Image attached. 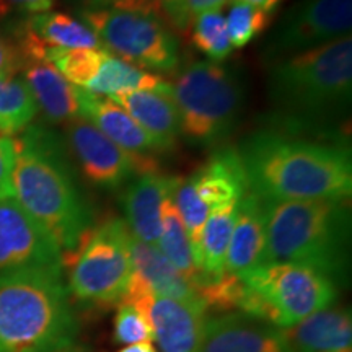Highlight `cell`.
<instances>
[{"label":"cell","mask_w":352,"mask_h":352,"mask_svg":"<svg viewBox=\"0 0 352 352\" xmlns=\"http://www.w3.org/2000/svg\"><path fill=\"white\" fill-rule=\"evenodd\" d=\"M15 160V142L0 135V197L12 196V170Z\"/></svg>","instance_id":"d6a6232c"},{"label":"cell","mask_w":352,"mask_h":352,"mask_svg":"<svg viewBox=\"0 0 352 352\" xmlns=\"http://www.w3.org/2000/svg\"><path fill=\"white\" fill-rule=\"evenodd\" d=\"M80 20L101 46L147 72H173L179 64V43L155 12L122 8H80Z\"/></svg>","instance_id":"ba28073f"},{"label":"cell","mask_w":352,"mask_h":352,"mask_svg":"<svg viewBox=\"0 0 352 352\" xmlns=\"http://www.w3.org/2000/svg\"><path fill=\"white\" fill-rule=\"evenodd\" d=\"M264 263H296L340 287L351 271L349 199L264 201Z\"/></svg>","instance_id":"277c9868"},{"label":"cell","mask_w":352,"mask_h":352,"mask_svg":"<svg viewBox=\"0 0 352 352\" xmlns=\"http://www.w3.org/2000/svg\"><path fill=\"white\" fill-rule=\"evenodd\" d=\"M270 20V13L248 6L241 0H233L228 15L226 16L228 38H230L233 50H241L266 32Z\"/></svg>","instance_id":"f546056e"},{"label":"cell","mask_w":352,"mask_h":352,"mask_svg":"<svg viewBox=\"0 0 352 352\" xmlns=\"http://www.w3.org/2000/svg\"><path fill=\"white\" fill-rule=\"evenodd\" d=\"M65 135L83 178L100 189L114 191L144 171L158 170L155 158L129 155L83 118L65 122Z\"/></svg>","instance_id":"4fadbf2b"},{"label":"cell","mask_w":352,"mask_h":352,"mask_svg":"<svg viewBox=\"0 0 352 352\" xmlns=\"http://www.w3.org/2000/svg\"><path fill=\"white\" fill-rule=\"evenodd\" d=\"M56 0H0V13L7 15L10 12L36 15V13L51 12Z\"/></svg>","instance_id":"e575fe53"},{"label":"cell","mask_w":352,"mask_h":352,"mask_svg":"<svg viewBox=\"0 0 352 352\" xmlns=\"http://www.w3.org/2000/svg\"><path fill=\"white\" fill-rule=\"evenodd\" d=\"M155 2L160 7V10L165 12L173 21V25L178 26V28L184 30L191 25V20H189L186 10H184L183 0H155Z\"/></svg>","instance_id":"d590c367"},{"label":"cell","mask_w":352,"mask_h":352,"mask_svg":"<svg viewBox=\"0 0 352 352\" xmlns=\"http://www.w3.org/2000/svg\"><path fill=\"white\" fill-rule=\"evenodd\" d=\"M82 8H122V10L155 12L160 15L162 10L155 0H74Z\"/></svg>","instance_id":"1f68e13d"},{"label":"cell","mask_w":352,"mask_h":352,"mask_svg":"<svg viewBox=\"0 0 352 352\" xmlns=\"http://www.w3.org/2000/svg\"><path fill=\"white\" fill-rule=\"evenodd\" d=\"M20 72L36 101L38 111L43 113L50 124H60L80 118L76 87L65 80L50 60L25 57Z\"/></svg>","instance_id":"ffe728a7"},{"label":"cell","mask_w":352,"mask_h":352,"mask_svg":"<svg viewBox=\"0 0 352 352\" xmlns=\"http://www.w3.org/2000/svg\"><path fill=\"white\" fill-rule=\"evenodd\" d=\"M241 2L256 7L259 10L270 13L271 15V13H274L277 8H279L280 3H283V0H241Z\"/></svg>","instance_id":"74e56055"},{"label":"cell","mask_w":352,"mask_h":352,"mask_svg":"<svg viewBox=\"0 0 352 352\" xmlns=\"http://www.w3.org/2000/svg\"><path fill=\"white\" fill-rule=\"evenodd\" d=\"M121 302L145 316L162 352H201L208 314L204 305L157 296L134 272Z\"/></svg>","instance_id":"7c38bea8"},{"label":"cell","mask_w":352,"mask_h":352,"mask_svg":"<svg viewBox=\"0 0 352 352\" xmlns=\"http://www.w3.org/2000/svg\"><path fill=\"white\" fill-rule=\"evenodd\" d=\"M239 202L209 210L201 235L199 258H197V266L206 279H219L226 274L227 250Z\"/></svg>","instance_id":"484cf974"},{"label":"cell","mask_w":352,"mask_h":352,"mask_svg":"<svg viewBox=\"0 0 352 352\" xmlns=\"http://www.w3.org/2000/svg\"><path fill=\"white\" fill-rule=\"evenodd\" d=\"M80 118L91 122L101 134L135 158H153L158 148L151 135L108 96L95 95L76 87Z\"/></svg>","instance_id":"2e32d148"},{"label":"cell","mask_w":352,"mask_h":352,"mask_svg":"<svg viewBox=\"0 0 352 352\" xmlns=\"http://www.w3.org/2000/svg\"><path fill=\"white\" fill-rule=\"evenodd\" d=\"M107 50H46V60L59 70L69 83L87 90L98 72Z\"/></svg>","instance_id":"83f0119b"},{"label":"cell","mask_w":352,"mask_h":352,"mask_svg":"<svg viewBox=\"0 0 352 352\" xmlns=\"http://www.w3.org/2000/svg\"><path fill=\"white\" fill-rule=\"evenodd\" d=\"M188 179L209 210L235 204L248 191L239 152L228 145L215 148L209 160Z\"/></svg>","instance_id":"d6986e66"},{"label":"cell","mask_w":352,"mask_h":352,"mask_svg":"<svg viewBox=\"0 0 352 352\" xmlns=\"http://www.w3.org/2000/svg\"><path fill=\"white\" fill-rule=\"evenodd\" d=\"M23 67V57L16 44L8 43L0 34V77L19 76Z\"/></svg>","instance_id":"836d02e7"},{"label":"cell","mask_w":352,"mask_h":352,"mask_svg":"<svg viewBox=\"0 0 352 352\" xmlns=\"http://www.w3.org/2000/svg\"><path fill=\"white\" fill-rule=\"evenodd\" d=\"M248 191L264 201L349 199L352 155L344 140L259 129L239 147Z\"/></svg>","instance_id":"6da1fadb"},{"label":"cell","mask_w":352,"mask_h":352,"mask_svg":"<svg viewBox=\"0 0 352 352\" xmlns=\"http://www.w3.org/2000/svg\"><path fill=\"white\" fill-rule=\"evenodd\" d=\"M38 113L36 101L23 78L0 77V135L21 134L32 126Z\"/></svg>","instance_id":"4316f807"},{"label":"cell","mask_w":352,"mask_h":352,"mask_svg":"<svg viewBox=\"0 0 352 352\" xmlns=\"http://www.w3.org/2000/svg\"><path fill=\"white\" fill-rule=\"evenodd\" d=\"M129 252L132 272L140 277L157 296L204 305L196 289L171 266L168 259L158 252L157 246L144 243L129 232Z\"/></svg>","instance_id":"7402d4cb"},{"label":"cell","mask_w":352,"mask_h":352,"mask_svg":"<svg viewBox=\"0 0 352 352\" xmlns=\"http://www.w3.org/2000/svg\"><path fill=\"white\" fill-rule=\"evenodd\" d=\"M155 142L158 152L173 151L178 139L182 138L179 114L171 96L155 91H131L116 95L111 98Z\"/></svg>","instance_id":"44dd1931"},{"label":"cell","mask_w":352,"mask_h":352,"mask_svg":"<svg viewBox=\"0 0 352 352\" xmlns=\"http://www.w3.org/2000/svg\"><path fill=\"white\" fill-rule=\"evenodd\" d=\"M114 341L122 346L138 344V342H152L153 331L135 307L121 302L114 316Z\"/></svg>","instance_id":"4dcf8cb0"},{"label":"cell","mask_w":352,"mask_h":352,"mask_svg":"<svg viewBox=\"0 0 352 352\" xmlns=\"http://www.w3.org/2000/svg\"><path fill=\"white\" fill-rule=\"evenodd\" d=\"M191 41L197 51L209 57L210 63L222 64L233 51L226 16L220 10L201 13L192 20Z\"/></svg>","instance_id":"f1b7e54d"},{"label":"cell","mask_w":352,"mask_h":352,"mask_svg":"<svg viewBox=\"0 0 352 352\" xmlns=\"http://www.w3.org/2000/svg\"><path fill=\"white\" fill-rule=\"evenodd\" d=\"M63 252L13 196L0 197V279L32 271H63Z\"/></svg>","instance_id":"8fae6325"},{"label":"cell","mask_w":352,"mask_h":352,"mask_svg":"<svg viewBox=\"0 0 352 352\" xmlns=\"http://www.w3.org/2000/svg\"><path fill=\"white\" fill-rule=\"evenodd\" d=\"M157 248L195 289L206 279L197 267L186 228L171 196L164 202L162 209V230Z\"/></svg>","instance_id":"d4e9b609"},{"label":"cell","mask_w":352,"mask_h":352,"mask_svg":"<svg viewBox=\"0 0 352 352\" xmlns=\"http://www.w3.org/2000/svg\"><path fill=\"white\" fill-rule=\"evenodd\" d=\"M178 176L160 170L144 171L126 184L121 196L124 223L131 235L147 245L157 246L162 230V209L178 183Z\"/></svg>","instance_id":"5bb4252c"},{"label":"cell","mask_w":352,"mask_h":352,"mask_svg":"<svg viewBox=\"0 0 352 352\" xmlns=\"http://www.w3.org/2000/svg\"><path fill=\"white\" fill-rule=\"evenodd\" d=\"M227 2H230V0H183L184 10H186V15L191 20V23L201 13L222 10V7Z\"/></svg>","instance_id":"8d00e7d4"},{"label":"cell","mask_w":352,"mask_h":352,"mask_svg":"<svg viewBox=\"0 0 352 352\" xmlns=\"http://www.w3.org/2000/svg\"><path fill=\"white\" fill-rule=\"evenodd\" d=\"M19 34L33 39L44 50H100L101 43L82 20L67 13L44 12L30 15Z\"/></svg>","instance_id":"603a6c76"},{"label":"cell","mask_w":352,"mask_h":352,"mask_svg":"<svg viewBox=\"0 0 352 352\" xmlns=\"http://www.w3.org/2000/svg\"><path fill=\"white\" fill-rule=\"evenodd\" d=\"M245 100L239 70L210 60L188 64L173 85L182 135L195 147H222L236 129Z\"/></svg>","instance_id":"8992f818"},{"label":"cell","mask_w":352,"mask_h":352,"mask_svg":"<svg viewBox=\"0 0 352 352\" xmlns=\"http://www.w3.org/2000/svg\"><path fill=\"white\" fill-rule=\"evenodd\" d=\"M266 252V217L264 202L252 191H246L239 202L235 223L228 243L226 272L245 276L264 263Z\"/></svg>","instance_id":"ac0fdd59"},{"label":"cell","mask_w":352,"mask_h":352,"mask_svg":"<svg viewBox=\"0 0 352 352\" xmlns=\"http://www.w3.org/2000/svg\"><path fill=\"white\" fill-rule=\"evenodd\" d=\"M57 352H88V349H85V347H82V346L72 344V346L64 347V349H60V351H57Z\"/></svg>","instance_id":"ab89813d"},{"label":"cell","mask_w":352,"mask_h":352,"mask_svg":"<svg viewBox=\"0 0 352 352\" xmlns=\"http://www.w3.org/2000/svg\"><path fill=\"white\" fill-rule=\"evenodd\" d=\"M289 352H352L349 308L328 307L280 329Z\"/></svg>","instance_id":"e0dca14e"},{"label":"cell","mask_w":352,"mask_h":352,"mask_svg":"<svg viewBox=\"0 0 352 352\" xmlns=\"http://www.w3.org/2000/svg\"><path fill=\"white\" fill-rule=\"evenodd\" d=\"M201 352H289L280 328L240 311L206 318Z\"/></svg>","instance_id":"9a60e30c"},{"label":"cell","mask_w":352,"mask_h":352,"mask_svg":"<svg viewBox=\"0 0 352 352\" xmlns=\"http://www.w3.org/2000/svg\"><path fill=\"white\" fill-rule=\"evenodd\" d=\"M352 0H300L261 46L264 63L305 52L351 34Z\"/></svg>","instance_id":"30bf717a"},{"label":"cell","mask_w":352,"mask_h":352,"mask_svg":"<svg viewBox=\"0 0 352 352\" xmlns=\"http://www.w3.org/2000/svg\"><path fill=\"white\" fill-rule=\"evenodd\" d=\"M72 256L69 296L94 308L120 305L132 276L129 230L124 220H103L87 233Z\"/></svg>","instance_id":"52a82bcc"},{"label":"cell","mask_w":352,"mask_h":352,"mask_svg":"<svg viewBox=\"0 0 352 352\" xmlns=\"http://www.w3.org/2000/svg\"><path fill=\"white\" fill-rule=\"evenodd\" d=\"M15 142L12 196L52 236L63 256L74 254L94 226L67 144L43 126H30Z\"/></svg>","instance_id":"7a4b0ae2"},{"label":"cell","mask_w":352,"mask_h":352,"mask_svg":"<svg viewBox=\"0 0 352 352\" xmlns=\"http://www.w3.org/2000/svg\"><path fill=\"white\" fill-rule=\"evenodd\" d=\"M270 310V323L289 328L331 307L338 285L314 267L296 263H263L240 277Z\"/></svg>","instance_id":"9c48e42d"},{"label":"cell","mask_w":352,"mask_h":352,"mask_svg":"<svg viewBox=\"0 0 352 352\" xmlns=\"http://www.w3.org/2000/svg\"><path fill=\"white\" fill-rule=\"evenodd\" d=\"M77 333L63 271L0 279V352H57L72 346Z\"/></svg>","instance_id":"5b68a950"},{"label":"cell","mask_w":352,"mask_h":352,"mask_svg":"<svg viewBox=\"0 0 352 352\" xmlns=\"http://www.w3.org/2000/svg\"><path fill=\"white\" fill-rule=\"evenodd\" d=\"M155 91L173 98V83L165 80L158 74L135 67L121 57L107 51L98 72L90 82L87 91L95 95L113 98L116 95L131 94V91Z\"/></svg>","instance_id":"cb8c5ba5"},{"label":"cell","mask_w":352,"mask_h":352,"mask_svg":"<svg viewBox=\"0 0 352 352\" xmlns=\"http://www.w3.org/2000/svg\"><path fill=\"white\" fill-rule=\"evenodd\" d=\"M118 352H157L152 342H138V344L124 346L121 351Z\"/></svg>","instance_id":"f35d334b"},{"label":"cell","mask_w":352,"mask_h":352,"mask_svg":"<svg viewBox=\"0 0 352 352\" xmlns=\"http://www.w3.org/2000/svg\"><path fill=\"white\" fill-rule=\"evenodd\" d=\"M272 129L302 135H333L351 114L352 38L283 57L267 64Z\"/></svg>","instance_id":"3957f363"}]
</instances>
